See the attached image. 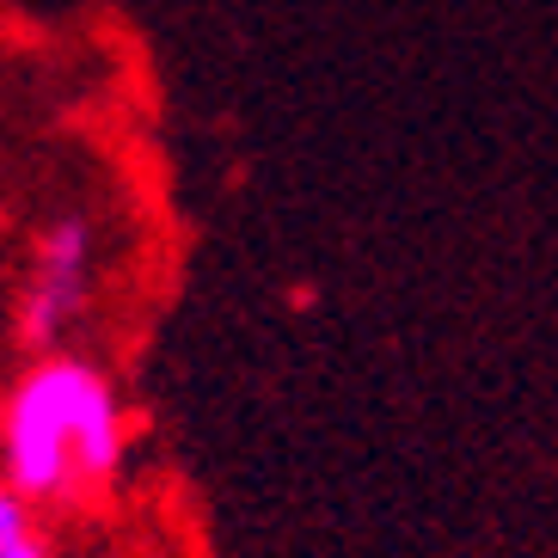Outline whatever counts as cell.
<instances>
[{"label": "cell", "instance_id": "cell-1", "mask_svg": "<svg viewBox=\"0 0 558 558\" xmlns=\"http://www.w3.org/2000/svg\"><path fill=\"white\" fill-rule=\"evenodd\" d=\"M123 399L86 356H37L0 405V473L25 504H56L123 473Z\"/></svg>", "mask_w": 558, "mask_h": 558}, {"label": "cell", "instance_id": "cell-2", "mask_svg": "<svg viewBox=\"0 0 558 558\" xmlns=\"http://www.w3.org/2000/svg\"><path fill=\"white\" fill-rule=\"evenodd\" d=\"M86 289H93V228H86L81 215H62L37 240L32 289L19 301V338L32 350H50L81 319Z\"/></svg>", "mask_w": 558, "mask_h": 558}, {"label": "cell", "instance_id": "cell-3", "mask_svg": "<svg viewBox=\"0 0 558 558\" xmlns=\"http://www.w3.org/2000/svg\"><path fill=\"white\" fill-rule=\"evenodd\" d=\"M32 527H37L32 504H25V497H19L13 485H7V478H0V546L19 541V534H32Z\"/></svg>", "mask_w": 558, "mask_h": 558}, {"label": "cell", "instance_id": "cell-4", "mask_svg": "<svg viewBox=\"0 0 558 558\" xmlns=\"http://www.w3.org/2000/svg\"><path fill=\"white\" fill-rule=\"evenodd\" d=\"M0 558H50V541H44V527H32V534L7 541V546H0Z\"/></svg>", "mask_w": 558, "mask_h": 558}]
</instances>
